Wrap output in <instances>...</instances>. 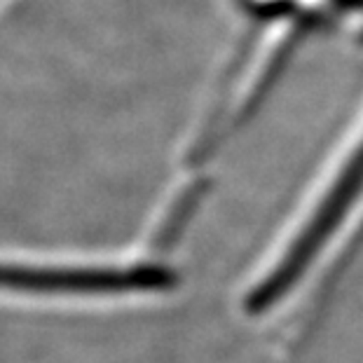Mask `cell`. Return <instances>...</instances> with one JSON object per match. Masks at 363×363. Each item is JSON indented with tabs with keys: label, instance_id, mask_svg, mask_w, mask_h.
I'll return each mask as SVG.
<instances>
[{
	"label": "cell",
	"instance_id": "cell-1",
	"mask_svg": "<svg viewBox=\"0 0 363 363\" xmlns=\"http://www.w3.org/2000/svg\"><path fill=\"white\" fill-rule=\"evenodd\" d=\"M363 192V138L352 155L345 160V164L337 169L333 185L323 192L319 204L307 216L303 228L296 233V239L286 246L279 262L269 269L267 277L256 289L249 293L246 310L251 314H262L277 305L291 291V286L300 281V277L307 272L319 256V251L345 220L347 211L354 206Z\"/></svg>",
	"mask_w": 363,
	"mask_h": 363
},
{
	"label": "cell",
	"instance_id": "cell-2",
	"mask_svg": "<svg viewBox=\"0 0 363 363\" xmlns=\"http://www.w3.org/2000/svg\"><path fill=\"white\" fill-rule=\"evenodd\" d=\"M176 284L172 269L138 267H35L0 265V289L30 293H127Z\"/></svg>",
	"mask_w": 363,
	"mask_h": 363
}]
</instances>
